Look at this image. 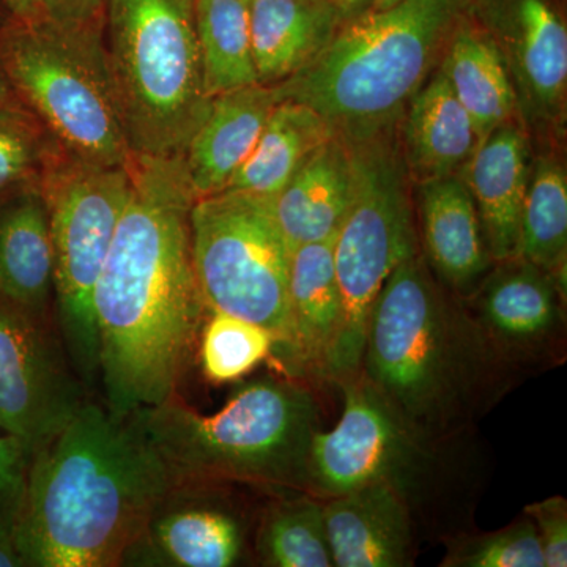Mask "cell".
I'll use <instances>...</instances> for the list:
<instances>
[{
    "mask_svg": "<svg viewBox=\"0 0 567 567\" xmlns=\"http://www.w3.org/2000/svg\"><path fill=\"white\" fill-rule=\"evenodd\" d=\"M132 193L93 292L99 379L117 416L177 394L205 320L183 156H133Z\"/></svg>",
    "mask_w": 567,
    "mask_h": 567,
    "instance_id": "6da1fadb",
    "label": "cell"
},
{
    "mask_svg": "<svg viewBox=\"0 0 567 567\" xmlns=\"http://www.w3.org/2000/svg\"><path fill=\"white\" fill-rule=\"evenodd\" d=\"M177 483L133 415L85 401L32 456L13 535L22 566H122Z\"/></svg>",
    "mask_w": 567,
    "mask_h": 567,
    "instance_id": "7a4b0ae2",
    "label": "cell"
},
{
    "mask_svg": "<svg viewBox=\"0 0 567 567\" xmlns=\"http://www.w3.org/2000/svg\"><path fill=\"white\" fill-rule=\"evenodd\" d=\"M360 374L410 427L436 443L464 434L517 377L421 249L377 298Z\"/></svg>",
    "mask_w": 567,
    "mask_h": 567,
    "instance_id": "3957f363",
    "label": "cell"
},
{
    "mask_svg": "<svg viewBox=\"0 0 567 567\" xmlns=\"http://www.w3.org/2000/svg\"><path fill=\"white\" fill-rule=\"evenodd\" d=\"M473 0H401L342 22L305 69L274 85L347 141L394 128Z\"/></svg>",
    "mask_w": 567,
    "mask_h": 567,
    "instance_id": "277c9868",
    "label": "cell"
},
{
    "mask_svg": "<svg viewBox=\"0 0 567 567\" xmlns=\"http://www.w3.org/2000/svg\"><path fill=\"white\" fill-rule=\"evenodd\" d=\"M130 415L178 483H238L309 494V447L320 431V406L300 380H252L213 415L196 412L178 393Z\"/></svg>",
    "mask_w": 567,
    "mask_h": 567,
    "instance_id": "5b68a950",
    "label": "cell"
},
{
    "mask_svg": "<svg viewBox=\"0 0 567 567\" xmlns=\"http://www.w3.org/2000/svg\"><path fill=\"white\" fill-rule=\"evenodd\" d=\"M104 48L133 156H183L210 111L194 0H106Z\"/></svg>",
    "mask_w": 567,
    "mask_h": 567,
    "instance_id": "8992f818",
    "label": "cell"
},
{
    "mask_svg": "<svg viewBox=\"0 0 567 567\" xmlns=\"http://www.w3.org/2000/svg\"><path fill=\"white\" fill-rule=\"evenodd\" d=\"M0 61L10 84L66 152L100 166L132 164L107 69L104 22L66 28L44 18L14 20L0 40Z\"/></svg>",
    "mask_w": 567,
    "mask_h": 567,
    "instance_id": "52a82bcc",
    "label": "cell"
},
{
    "mask_svg": "<svg viewBox=\"0 0 567 567\" xmlns=\"http://www.w3.org/2000/svg\"><path fill=\"white\" fill-rule=\"evenodd\" d=\"M347 142L354 194L333 241L344 317L328 374V382L338 386L360 372L369 317L388 278L420 251L410 175L394 128Z\"/></svg>",
    "mask_w": 567,
    "mask_h": 567,
    "instance_id": "ba28073f",
    "label": "cell"
},
{
    "mask_svg": "<svg viewBox=\"0 0 567 567\" xmlns=\"http://www.w3.org/2000/svg\"><path fill=\"white\" fill-rule=\"evenodd\" d=\"M132 182L130 166L84 162L54 141L37 185L50 216L59 333L87 386L99 379L93 292Z\"/></svg>",
    "mask_w": 567,
    "mask_h": 567,
    "instance_id": "9c48e42d",
    "label": "cell"
},
{
    "mask_svg": "<svg viewBox=\"0 0 567 567\" xmlns=\"http://www.w3.org/2000/svg\"><path fill=\"white\" fill-rule=\"evenodd\" d=\"M189 227L207 311L260 324L275 336V349L282 344L293 251L276 221L274 197L224 189L193 204Z\"/></svg>",
    "mask_w": 567,
    "mask_h": 567,
    "instance_id": "30bf717a",
    "label": "cell"
},
{
    "mask_svg": "<svg viewBox=\"0 0 567 567\" xmlns=\"http://www.w3.org/2000/svg\"><path fill=\"white\" fill-rule=\"evenodd\" d=\"M341 420L317 431L308 458L309 494L328 499L368 484L395 488L413 513L439 480L440 447L417 434L358 372L339 385Z\"/></svg>",
    "mask_w": 567,
    "mask_h": 567,
    "instance_id": "8fae6325",
    "label": "cell"
},
{
    "mask_svg": "<svg viewBox=\"0 0 567 567\" xmlns=\"http://www.w3.org/2000/svg\"><path fill=\"white\" fill-rule=\"evenodd\" d=\"M87 388L71 364L58 322L0 295V427L33 456L89 401Z\"/></svg>",
    "mask_w": 567,
    "mask_h": 567,
    "instance_id": "7c38bea8",
    "label": "cell"
},
{
    "mask_svg": "<svg viewBox=\"0 0 567 567\" xmlns=\"http://www.w3.org/2000/svg\"><path fill=\"white\" fill-rule=\"evenodd\" d=\"M464 303L517 374L565 360L566 286L550 271L518 256L499 260Z\"/></svg>",
    "mask_w": 567,
    "mask_h": 567,
    "instance_id": "4fadbf2b",
    "label": "cell"
},
{
    "mask_svg": "<svg viewBox=\"0 0 567 567\" xmlns=\"http://www.w3.org/2000/svg\"><path fill=\"white\" fill-rule=\"evenodd\" d=\"M226 483L181 481L162 496L122 566L233 567L245 558L248 520Z\"/></svg>",
    "mask_w": 567,
    "mask_h": 567,
    "instance_id": "5bb4252c",
    "label": "cell"
},
{
    "mask_svg": "<svg viewBox=\"0 0 567 567\" xmlns=\"http://www.w3.org/2000/svg\"><path fill=\"white\" fill-rule=\"evenodd\" d=\"M475 18L505 59L518 107L550 121L567 85V29L554 0H473Z\"/></svg>",
    "mask_w": 567,
    "mask_h": 567,
    "instance_id": "9a60e30c",
    "label": "cell"
},
{
    "mask_svg": "<svg viewBox=\"0 0 567 567\" xmlns=\"http://www.w3.org/2000/svg\"><path fill=\"white\" fill-rule=\"evenodd\" d=\"M333 241L298 246L289 282V330L271 357L297 380L328 382L342 328V300L336 279Z\"/></svg>",
    "mask_w": 567,
    "mask_h": 567,
    "instance_id": "2e32d148",
    "label": "cell"
},
{
    "mask_svg": "<svg viewBox=\"0 0 567 567\" xmlns=\"http://www.w3.org/2000/svg\"><path fill=\"white\" fill-rule=\"evenodd\" d=\"M416 210L425 262L451 293L466 300L495 262L462 174L417 183Z\"/></svg>",
    "mask_w": 567,
    "mask_h": 567,
    "instance_id": "e0dca14e",
    "label": "cell"
},
{
    "mask_svg": "<svg viewBox=\"0 0 567 567\" xmlns=\"http://www.w3.org/2000/svg\"><path fill=\"white\" fill-rule=\"evenodd\" d=\"M324 525L336 567H406L415 558V513L388 484L324 499Z\"/></svg>",
    "mask_w": 567,
    "mask_h": 567,
    "instance_id": "ac0fdd59",
    "label": "cell"
},
{
    "mask_svg": "<svg viewBox=\"0 0 567 567\" xmlns=\"http://www.w3.org/2000/svg\"><path fill=\"white\" fill-rule=\"evenodd\" d=\"M532 164L527 134L514 121L487 134L462 171L494 262L517 256Z\"/></svg>",
    "mask_w": 567,
    "mask_h": 567,
    "instance_id": "d6986e66",
    "label": "cell"
},
{
    "mask_svg": "<svg viewBox=\"0 0 567 567\" xmlns=\"http://www.w3.org/2000/svg\"><path fill=\"white\" fill-rule=\"evenodd\" d=\"M275 106L274 91L260 84L213 96L207 117L183 153L194 199L227 189L256 148Z\"/></svg>",
    "mask_w": 567,
    "mask_h": 567,
    "instance_id": "ffe728a7",
    "label": "cell"
},
{
    "mask_svg": "<svg viewBox=\"0 0 567 567\" xmlns=\"http://www.w3.org/2000/svg\"><path fill=\"white\" fill-rule=\"evenodd\" d=\"M353 194L352 147L334 134L274 197L276 221L292 251L301 245L334 238Z\"/></svg>",
    "mask_w": 567,
    "mask_h": 567,
    "instance_id": "44dd1931",
    "label": "cell"
},
{
    "mask_svg": "<svg viewBox=\"0 0 567 567\" xmlns=\"http://www.w3.org/2000/svg\"><path fill=\"white\" fill-rule=\"evenodd\" d=\"M399 144L406 173L417 183L461 174L480 147L475 123L442 66L406 104Z\"/></svg>",
    "mask_w": 567,
    "mask_h": 567,
    "instance_id": "7402d4cb",
    "label": "cell"
},
{
    "mask_svg": "<svg viewBox=\"0 0 567 567\" xmlns=\"http://www.w3.org/2000/svg\"><path fill=\"white\" fill-rule=\"evenodd\" d=\"M257 80L274 87L330 43L342 18L331 0H248Z\"/></svg>",
    "mask_w": 567,
    "mask_h": 567,
    "instance_id": "603a6c76",
    "label": "cell"
},
{
    "mask_svg": "<svg viewBox=\"0 0 567 567\" xmlns=\"http://www.w3.org/2000/svg\"><path fill=\"white\" fill-rule=\"evenodd\" d=\"M54 248L50 216L37 192L0 215V295L41 319H52Z\"/></svg>",
    "mask_w": 567,
    "mask_h": 567,
    "instance_id": "cb8c5ba5",
    "label": "cell"
},
{
    "mask_svg": "<svg viewBox=\"0 0 567 567\" xmlns=\"http://www.w3.org/2000/svg\"><path fill=\"white\" fill-rule=\"evenodd\" d=\"M446 50L440 66L475 123L481 142L498 126L516 121V89L505 59L470 11L451 33Z\"/></svg>",
    "mask_w": 567,
    "mask_h": 567,
    "instance_id": "d4e9b609",
    "label": "cell"
},
{
    "mask_svg": "<svg viewBox=\"0 0 567 567\" xmlns=\"http://www.w3.org/2000/svg\"><path fill=\"white\" fill-rule=\"evenodd\" d=\"M334 136L331 126L301 103H276L259 142L227 189L275 197L306 159Z\"/></svg>",
    "mask_w": 567,
    "mask_h": 567,
    "instance_id": "484cf974",
    "label": "cell"
},
{
    "mask_svg": "<svg viewBox=\"0 0 567 567\" xmlns=\"http://www.w3.org/2000/svg\"><path fill=\"white\" fill-rule=\"evenodd\" d=\"M197 43L208 95L259 84L248 0H194Z\"/></svg>",
    "mask_w": 567,
    "mask_h": 567,
    "instance_id": "4316f807",
    "label": "cell"
},
{
    "mask_svg": "<svg viewBox=\"0 0 567 567\" xmlns=\"http://www.w3.org/2000/svg\"><path fill=\"white\" fill-rule=\"evenodd\" d=\"M254 550L264 566H334L322 499L295 492L271 502L257 524Z\"/></svg>",
    "mask_w": 567,
    "mask_h": 567,
    "instance_id": "83f0119b",
    "label": "cell"
},
{
    "mask_svg": "<svg viewBox=\"0 0 567 567\" xmlns=\"http://www.w3.org/2000/svg\"><path fill=\"white\" fill-rule=\"evenodd\" d=\"M517 256L550 271L566 286L567 175L554 156L532 164Z\"/></svg>",
    "mask_w": 567,
    "mask_h": 567,
    "instance_id": "f1b7e54d",
    "label": "cell"
},
{
    "mask_svg": "<svg viewBox=\"0 0 567 567\" xmlns=\"http://www.w3.org/2000/svg\"><path fill=\"white\" fill-rule=\"evenodd\" d=\"M197 347L205 379L226 385L244 379L274 354L275 336L240 317L207 311Z\"/></svg>",
    "mask_w": 567,
    "mask_h": 567,
    "instance_id": "f546056e",
    "label": "cell"
},
{
    "mask_svg": "<svg viewBox=\"0 0 567 567\" xmlns=\"http://www.w3.org/2000/svg\"><path fill=\"white\" fill-rule=\"evenodd\" d=\"M445 567H546L539 537L527 516L495 532L454 537Z\"/></svg>",
    "mask_w": 567,
    "mask_h": 567,
    "instance_id": "4dcf8cb0",
    "label": "cell"
},
{
    "mask_svg": "<svg viewBox=\"0 0 567 567\" xmlns=\"http://www.w3.org/2000/svg\"><path fill=\"white\" fill-rule=\"evenodd\" d=\"M52 145L28 118L0 111V194L18 186L37 192Z\"/></svg>",
    "mask_w": 567,
    "mask_h": 567,
    "instance_id": "1f68e13d",
    "label": "cell"
},
{
    "mask_svg": "<svg viewBox=\"0 0 567 567\" xmlns=\"http://www.w3.org/2000/svg\"><path fill=\"white\" fill-rule=\"evenodd\" d=\"M31 461L28 447L0 427V537L14 539Z\"/></svg>",
    "mask_w": 567,
    "mask_h": 567,
    "instance_id": "d6a6232c",
    "label": "cell"
},
{
    "mask_svg": "<svg viewBox=\"0 0 567 567\" xmlns=\"http://www.w3.org/2000/svg\"><path fill=\"white\" fill-rule=\"evenodd\" d=\"M525 516L535 525L546 567L567 566V502L550 496L525 507Z\"/></svg>",
    "mask_w": 567,
    "mask_h": 567,
    "instance_id": "836d02e7",
    "label": "cell"
},
{
    "mask_svg": "<svg viewBox=\"0 0 567 567\" xmlns=\"http://www.w3.org/2000/svg\"><path fill=\"white\" fill-rule=\"evenodd\" d=\"M106 0H40L41 18L66 25L103 24Z\"/></svg>",
    "mask_w": 567,
    "mask_h": 567,
    "instance_id": "e575fe53",
    "label": "cell"
},
{
    "mask_svg": "<svg viewBox=\"0 0 567 567\" xmlns=\"http://www.w3.org/2000/svg\"><path fill=\"white\" fill-rule=\"evenodd\" d=\"M13 20L35 21L41 18L40 0H2Z\"/></svg>",
    "mask_w": 567,
    "mask_h": 567,
    "instance_id": "d590c367",
    "label": "cell"
},
{
    "mask_svg": "<svg viewBox=\"0 0 567 567\" xmlns=\"http://www.w3.org/2000/svg\"><path fill=\"white\" fill-rule=\"evenodd\" d=\"M372 2L374 0H331L344 22L365 13L371 9Z\"/></svg>",
    "mask_w": 567,
    "mask_h": 567,
    "instance_id": "8d00e7d4",
    "label": "cell"
},
{
    "mask_svg": "<svg viewBox=\"0 0 567 567\" xmlns=\"http://www.w3.org/2000/svg\"><path fill=\"white\" fill-rule=\"evenodd\" d=\"M0 567H22L13 537H0Z\"/></svg>",
    "mask_w": 567,
    "mask_h": 567,
    "instance_id": "74e56055",
    "label": "cell"
},
{
    "mask_svg": "<svg viewBox=\"0 0 567 567\" xmlns=\"http://www.w3.org/2000/svg\"><path fill=\"white\" fill-rule=\"evenodd\" d=\"M11 102V89L9 81L0 78V111L9 110Z\"/></svg>",
    "mask_w": 567,
    "mask_h": 567,
    "instance_id": "f35d334b",
    "label": "cell"
},
{
    "mask_svg": "<svg viewBox=\"0 0 567 567\" xmlns=\"http://www.w3.org/2000/svg\"><path fill=\"white\" fill-rule=\"evenodd\" d=\"M401 2V0H374L372 2L371 9L368 11H382L390 9V7L395 6V3Z\"/></svg>",
    "mask_w": 567,
    "mask_h": 567,
    "instance_id": "ab89813d",
    "label": "cell"
}]
</instances>
